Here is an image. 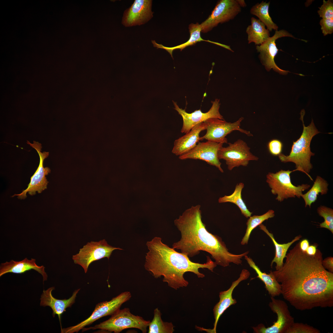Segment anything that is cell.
Wrapping results in <instances>:
<instances>
[{"instance_id":"44dd1931","label":"cell","mask_w":333,"mask_h":333,"mask_svg":"<svg viewBox=\"0 0 333 333\" xmlns=\"http://www.w3.org/2000/svg\"><path fill=\"white\" fill-rule=\"evenodd\" d=\"M206 130L204 122L194 127L188 132L175 140L172 152L176 155H180L193 148L200 140L199 134Z\"/></svg>"},{"instance_id":"52a82bcc","label":"cell","mask_w":333,"mask_h":333,"mask_svg":"<svg viewBox=\"0 0 333 333\" xmlns=\"http://www.w3.org/2000/svg\"><path fill=\"white\" fill-rule=\"evenodd\" d=\"M131 296L130 291H125L113 298L109 301L98 303L88 318L75 326L61 329V333H77L85 327L91 325L99 319L112 315L120 310L122 305L129 301Z\"/></svg>"},{"instance_id":"ba28073f","label":"cell","mask_w":333,"mask_h":333,"mask_svg":"<svg viewBox=\"0 0 333 333\" xmlns=\"http://www.w3.org/2000/svg\"><path fill=\"white\" fill-rule=\"evenodd\" d=\"M226 147H222L219 150V159L225 161L229 171L234 168L241 166H246L250 161H257L258 158L250 151V148L245 142L238 139L233 143H228Z\"/></svg>"},{"instance_id":"74e56055","label":"cell","mask_w":333,"mask_h":333,"mask_svg":"<svg viewBox=\"0 0 333 333\" xmlns=\"http://www.w3.org/2000/svg\"><path fill=\"white\" fill-rule=\"evenodd\" d=\"M317 249L316 246L312 245L308 247L306 252L310 255H313L316 253Z\"/></svg>"},{"instance_id":"5b68a950","label":"cell","mask_w":333,"mask_h":333,"mask_svg":"<svg viewBox=\"0 0 333 333\" xmlns=\"http://www.w3.org/2000/svg\"><path fill=\"white\" fill-rule=\"evenodd\" d=\"M150 320H145L142 317L132 314L128 308L120 309L111 316L107 320L93 327L84 328L82 331L89 330L101 329L114 333H119L122 331L130 328H135L146 333Z\"/></svg>"},{"instance_id":"2e32d148","label":"cell","mask_w":333,"mask_h":333,"mask_svg":"<svg viewBox=\"0 0 333 333\" xmlns=\"http://www.w3.org/2000/svg\"><path fill=\"white\" fill-rule=\"evenodd\" d=\"M220 100L217 99L212 101V105L209 110L206 113L202 112L200 109L197 110L194 112L188 113L185 109L180 108L176 102L173 101L175 108L182 117L183 125L181 130L182 133L186 134L188 132L195 126L204 122L208 119L216 118L224 120L223 116L219 112L220 107Z\"/></svg>"},{"instance_id":"9c48e42d","label":"cell","mask_w":333,"mask_h":333,"mask_svg":"<svg viewBox=\"0 0 333 333\" xmlns=\"http://www.w3.org/2000/svg\"><path fill=\"white\" fill-rule=\"evenodd\" d=\"M115 249L122 250L109 245L105 239L98 242L92 241L84 245L77 254L72 256V258L75 264L82 266L86 273L92 262L105 257L109 259Z\"/></svg>"},{"instance_id":"8d00e7d4","label":"cell","mask_w":333,"mask_h":333,"mask_svg":"<svg viewBox=\"0 0 333 333\" xmlns=\"http://www.w3.org/2000/svg\"><path fill=\"white\" fill-rule=\"evenodd\" d=\"M299 246L301 249L303 251H306L307 248L309 246V242L308 240L304 239L299 242Z\"/></svg>"},{"instance_id":"7a4b0ae2","label":"cell","mask_w":333,"mask_h":333,"mask_svg":"<svg viewBox=\"0 0 333 333\" xmlns=\"http://www.w3.org/2000/svg\"><path fill=\"white\" fill-rule=\"evenodd\" d=\"M201 205L192 206L186 210L175 220L174 224L180 232L181 238L173 244L172 248L180 250L189 257L206 252L211 255L217 265L223 267L230 263L241 264L243 257L249 253L247 251L240 254L229 252L221 237L208 231L202 220Z\"/></svg>"},{"instance_id":"4316f807","label":"cell","mask_w":333,"mask_h":333,"mask_svg":"<svg viewBox=\"0 0 333 333\" xmlns=\"http://www.w3.org/2000/svg\"><path fill=\"white\" fill-rule=\"evenodd\" d=\"M270 3V2L267 3L264 1L260 3H257L252 6L250 12L251 14L257 17L269 31L273 30L278 31V26L273 22L269 14Z\"/></svg>"},{"instance_id":"ffe728a7","label":"cell","mask_w":333,"mask_h":333,"mask_svg":"<svg viewBox=\"0 0 333 333\" xmlns=\"http://www.w3.org/2000/svg\"><path fill=\"white\" fill-rule=\"evenodd\" d=\"M45 267L43 265L39 266L36 263V260L31 258L28 260L25 258L23 260L17 261L11 260L1 264L0 277L7 273H11L18 274L24 273L27 271L34 269L40 273L42 276L43 282L47 281V275L45 271Z\"/></svg>"},{"instance_id":"8992f818","label":"cell","mask_w":333,"mask_h":333,"mask_svg":"<svg viewBox=\"0 0 333 333\" xmlns=\"http://www.w3.org/2000/svg\"><path fill=\"white\" fill-rule=\"evenodd\" d=\"M296 171L281 170L276 173L269 172L266 175V182L271 189V193L277 195L276 199L281 202L289 198H300L304 191L309 189L310 185L303 184L295 186L290 178V174Z\"/></svg>"},{"instance_id":"1f68e13d","label":"cell","mask_w":333,"mask_h":333,"mask_svg":"<svg viewBox=\"0 0 333 333\" xmlns=\"http://www.w3.org/2000/svg\"><path fill=\"white\" fill-rule=\"evenodd\" d=\"M318 329L306 324L294 323L286 333H319Z\"/></svg>"},{"instance_id":"e0dca14e","label":"cell","mask_w":333,"mask_h":333,"mask_svg":"<svg viewBox=\"0 0 333 333\" xmlns=\"http://www.w3.org/2000/svg\"><path fill=\"white\" fill-rule=\"evenodd\" d=\"M250 275L249 272L246 269L242 270L239 278L232 282L229 288L227 290L220 292V300L214 306L213 309L215 321L213 329H204V331L208 333H216L217 324L219 319L224 311L231 305L236 304L237 301L232 298L233 292L235 288L242 281L247 279Z\"/></svg>"},{"instance_id":"30bf717a","label":"cell","mask_w":333,"mask_h":333,"mask_svg":"<svg viewBox=\"0 0 333 333\" xmlns=\"http://www.w3.org/2000/svg\"><path fill=\"white\" fill-rule=\"evenodd\" d=\"M243 119V117H241L233 123L216 118L208 119L204 121L206 125V133L204 136L200 137V140L206 139L223 144L228 143L226 136L235 130L238 131L249 136H253L250 131L240 128L241 122Z\"/></svg>"},{"instance_id":"4dcf8cb0","label":"cell","mask_w":333,"mask_h":333,"mask_svg":"<svg viewBox=\"0 0 333 333\" xmlns=\"http://www.w3.org/2000/svg\"><path fill=\"white\" fill-rule=\"evenodd\" d=\"M319 216L323 217L324 221L320 224V228H324L333 233V210L324 206L321 205L317 209Z\"/></svg>"},{"instance_id":"5bb4252c","label":"cell","mask_w":333,"mask_h":333,"mask_svg":"<svg viewBox=\"0 0 333 333\" xmlns=\"http://www.w3.org/2000/svg\"><path fill=\"white\" fill-rule=\"evenodd\" d=\"M284 37L296 38L291 34L284 30L275 31L274 35L260 45H257L256 48L259 53L258 57L262 64L267 71L271 69L282 75H286L289 72L280 68L276 64L274 59L279 51L276 43L278 39Z\"/></svg>"},{"instance_id":"484cf974","label":"cell","mask_w":333,"mask_h":333,"mask_svg":"<svg viewBox=\"0 0 333 333\" xmlns=\"http://www.w3.org/2000/svg\"><path fill=\"white\" fill-rule=\"evenodd\" d=\"M328 183L323 178L317 176L312 187L305 194H302V198L305 203V207L308 206L310 208L311 205L317 200L319 193L322 195L326 194L328 190Z\"/></svg>"},{"instance_id":"836d02e7","label":"cell","mask_w":333,"mask_h":333,"mask_svg":"<svg viewBox=\"0 0 333 333\" xmlns=\"http://www.w3.org/2000/svg\"><path fill=\"white\" fill-rule=\"evenodd\" d=\"M283 146L282 142L279 140L276 139L270 140L267 145L269 152L274 156H278L282 153Z\"/></svg>"},{"instance_id":"4fadbf2b","label":"cell","mask_w":333,"mask_h":333,"mask_svg":"<svg viewBox=\"0 0 333 333\" xmlns=\"http://www.w3.org/2000/svg\"><path fill=\"white\" fill-rule=\"evenodd\" d=\"M27 143L37 151L39 157V163L37 170L31 178L27 187L21 193L15 194L12 196H18V198L22 199L26 198V194L27 192L31 195H34L36 194V191L39 193L46 189L48 182L46 176L51 172L49 167H43V161L48 157L49 153L45 151L42 152L41 144L38 142L34 141L33 143H31L27 141Z\"/></svg>"},{"instance_id":"9a60e30c","label":"cell","mask_w":333,"mask_h":333,"mask_svg":"<svg viewBox=\"0 0 333 333\" xmlns=\"http://www.w3.org/2000/svg\"><path fill=\"white\" fill-rule=\"evenodd\" d=\"M223 143L208 141L205 142H199L192 149L179 155L181 160L187 159H199L206 162L209 164L214 166L222 173L221 163L218 157L219 150L223 146Z\"/></svg>"},{"instance_id":"d4e9b609","label":"cell","mask_w":333,"mask_h":333,"mask_svg":"<svg viewBox=\"0 0 333 333\" xmlns=\"http://www.w3.org/2000/svg\"><path fill=\"white\" fill-rule=\"evenodd\" d=\"M259 227L260 229L263 231L269 236L274 244L275 249V253L274 258L271 262V266L272 267L273 263H275L276 270H278L283 265L284 259L285 258L287 251L290 246L294 242L299 240L302 237V236L301 235L297 236L291 241L287 243L280 244L276 241L273 234L268 231L265 226L261 224L259 225Z\"/></svg>"},{"instance_id":"603a6c76","label":"cell","mask_w":333,"mask_h":333,"mask_svg":"<svg viewBox=\"0 0 333 333\" xmlns=\"http://www.w3.org/2000/svg\"><path fill=\"white\" fill-rule=\"evenodd\" d=\"M244 257L249 266L255 270L257 274V277L264 283L265 288L271 297H274L281 294V285L276 280L272 271H270L269 273L263 272L251 258L247 255Z\"/></svg>"},{"instance_id":"83f0119b","label":"cell","mask_w":333,"mask_h":333,"mask_svg":"<svg viewBox=\"0 0 333 333\" xmlns=\"http://www.w3.org/2000/svg\"><path fill=\"white\" fill-rule=\"evenodd\" d=\"M244 187L243 183H240L236 185L233 192L229 195H225L220 197L218 200L220 203L226 202L233 203L239 208L241 213L246 218L251 216L252 213L247 208L241 197V192Z\"/></svg>"},{"instance_id":"f1b7e54d","label":"cell","mask_w":333,"mask_h":333,"mask_svg":"<svg viewBox=\"0 0 333 333\" xmlns=\"http://www.w3.org/2000/svg\"><path fill=\"white\" fill-rule=\"evenodd\" d=\"M162 314L158 308L154 311V317L150 323L148 333H172L175 326L171 322L163 321L161 318Z\"/></svg>"},{"instance_id":"277c9868","label":"cell","mask_w":333,"mask_h":333,"mask_svg":"<svg viewBox=\"0 0 333 333\" xmlns=\"http://www.w3.org/2000/svg\"><path fill=\"white\" fill-rule=\"evenodd\" d=\"M305 114L304 110H302L300 113V119L302 122V132L298 139L293 141L290 154L286 155L281 153L278 156L282 162L294 163L295 165L296 171L305 173L313 181L309 173L313 168L310 162V158L314 155V154L310 151V144L313 137L320 132L315 127L313 119L308 126H305L303 119Z\"/></svg>"},{"instance_id":"8fae6325","label":"cell","mask_w":333,"mask_h":333,"mask_svg":"<svg viewBox=\"0 0 333 333\" xmlns=\"http://www.w3.org/2000/svg\"><path fill=\"white\" fill-rule=\"evenodd\" d=\"M241 11L236 0H220L208 18L200 24L201 32L206 33L220 23L233 19Z\"/></svg>"},{"instance_id":"f546056e","label":"cell","mask_w":333,"mask_h":333,"mask_svg":"<svg viewBox=\"0 0 333 333\" xmlns=\"http://www.w3.org/2000/svg\"><path fill=\"white\" fill-rule=\"evenodd\" d=\"M274 216V211L273 210H269L262 215H254L250 216L247 221L246 232L242 239L241 244L242 245L247 244L251 233L253 229L262 224L265 220L273 218Z\"/></svg>"},{"instance_id":"e575fe53","label":"cell","mask_w":333,"mask_h":333,"mask_svg":"<svg viewBox=\"0 0 333 333\" xmlns=\"http://www.w3.org/2000/svg\"><path fill=\"white\" fill-rule=\"evenodd\" d=\"M319 24L324 36L331 34L333 32V20L322 19L319 22Z\"/></svg>"},{"instance_id":"cb8c5ba5","label":"cell","mask_w":333,"mask_h":333,"mask_svg":"<svg viewBox=\"0 0 333 333\" xmlns=\"http://www.w3.org/2000/svg\"><path fill=\"white\" fill-rule=\"evenodd\" d=\"M251 20V24L248 26L246 31L248 43L253 42L256 46L260 45L269 38V31L259 19L253 17Z\"/></svg>"},{"instance_id":"d6a6232c","label":"cell","mask_w":333,"mask_h":333,"mask_svg":"<svg viewBox=\"0 0 333 333\" xmlns=\"http://www.w3.org/2000/svg\"><path fill=\"white\" fill-rule=\"evenodd\" d=\"M318 13L323 19L333 20V2L332 0H323L322 5L319 7Z\"/></svg>"},{"instance_id":"f35d334b","label":"cell","mask_w":333,"mask_h":333,"mask_svg":"<svg viewBox=\"0 0 333 333\" xmlns=\"http://www.w3.org/2000/svg\"><path fill=\"white\" fill-rule=\"evenodd\" d=\"M237 2L241 7H245L246 6V4L244 0H236Z\"/></svg>"},{"instance_id":"7402d4cb","label":"cell","mask_w":333,"mask_h":333,"mask_svg":"<svg viewBox=\"0 0 333 333\" xmlns=\"http://www.w3.org/2000/svg\"><path fill=\"white\" fill-rule=\"evenodd\" d=\"M189 29L190 34V37L189 39L186 42L179 45L175 47H165L161 44H158L156 43L154 40H152V42L154 47H156L157 48H159L164 49L168 51L171 55L172 58H173L172 52L175 50L179 49L181 51H182L187 47L193 45L197 42L201 41L210 42L233 51L229 46L217 42L212 41L209 40H204L203 39L201 38L200 35V32H201L200 24H199L198 23H196L195 24L192 23L190 24L189 26Z\"/></svg>"},{"instance_id":"d590c367","label":"cell","mask_w":333,"mask_h":333,"mask_svg":"<svg viewBox=\"0 0 333 333\" xmlns=\"http://www.w3.org/2000/svg\"><path fill=\"white\" fill-rule=\"evenodd\" d=\"M322 265L324 267L331 273H333V257H330L323 260Z\"/></svg>"},{"instance_id":"6da1fadb","label":"cell","mask_w":333,"mask_h":333,"mask_svg":"<svg viewBox=\"0 0 333 333\" xmlns=\"http://www.w3.org/2000/svg\"><path fill=\"white\" fill-rule=\"evenodd\" d=\"M323 255L300 249L299 242L286 253L281 268L272 272L280 284L283 298L300 310L333 306V273L323 266Z\"/></svg>"},{"instance_id":"d6986e66","label":"cell","mask_w":333,"mask_h":333,"mask_svg":"<svg viewBox=\"0 0 333 333\" xmlns=\"http://www.w3.org/2000/svg\"><path fill=\"white\" fill-rule=\"evenodd\" d=\"M54 289L55 287H52L46 290H43L40 298V306L50 307L52 310L53 317L57 315L61 324V315L66 311V308L71 307L75 302L77 294L80 289L75 290L68 299H57L53 297L52 291Z\"/></svg>"},{"instance_id":"3957f363","label":"cell","mask_w":333,"mask_h":333,"mask_svg":"<svg viewBox=\"0 0 333 333\" xmlns=\"http://www.w3.org/2000/svg\"><path fill=\"white\" fill-rule=\"evenodd\" d=\"M146 245L149 251L146 256L145 269L156 278L163 276V282L175 290L188 285V282L184 277L185 273L191 272L202 278L205 275L199 272V269L206 268L213 272L217 266L208 256L203 264L191 261L187 256L163 243L160 237H154Z\"/></svg>"},{"instance_id":"ac0fdd59","label":"cell","mask_w":333,"mask_h":333,"mask_svg":"<svg viewBox=\"0 0 333 333\" xmlns=\"http://www.w3.org/2000/svg\"><path fill=\"white\" fill-rule=\"evenodd\" d=\"M152 0H135L124 14L122 24L130 27L144 24L153 17Z\"/></svg>"},{"instance_id":"7c38bea8","label":"cell","mask_w":333,"mask_h":333,"mask_svg":"<svg viewBox=\"0 0 333 333\" xmlns=\"http://www.w3.org/2000/svg\"><path fill=\"white\" fill-rule=\"evenodd\" d=\"M269 306L271 310L276 314L277 320L271 326L266 327L262 324L252 327L257 333H286L287 330L294 322L291 315L288 307L284 301L271 297Z\"/></svg>"}]
</instances>
